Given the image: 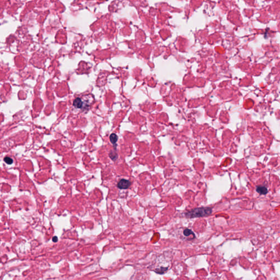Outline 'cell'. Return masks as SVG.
Listing matches in <instances>:
<instances>
[{
  "mask_svg": "<svg viewBox=\"0 0 280 280\" xmlns=\"http://www.w3.org/2000/svg\"><path fill=\"white\" fill-rule=\"evenodd\" d=\"M131 184V182L130 181L125 179H122L118 183L117 187L120 189H126L130 187Z\"/></svg>",
  "mask_w": 280,
  "mask_h": 280,
  "instance_id": "obj_2",
  "label": "cell"
},
{
  "mask_svg": "<svg viewBox=\"0 0 280 280\" xmlns=\"http://www.w3.org/2000/svg\"><path fill=\"white\" fill-rule=\"evenodd\" d=\"M256 191L261 195H265L267 194L268 193V189L266 188L263 185H258L257 187Z\"/></svg>",
  "mask_w": 280,
  "mask_h": 280,
  "instance_id": "obj_3",
  "label": "cell"
},
{
  "mask_svg": "<svg viewBox=\"0 0 280 280\" xmlns=\"http://www.w3.org/2000/svg\"><path fill=\"white\" fill-rule=\"evenodd\" d=\"M212 212V209L211 207H199L187 212L184 215L188 218L202 217L211 215Z\"/></svg>",
  "mask_w": 280,
  "mask_h": 280,
  "instance_id": "obj_1",
  "label": "cell"
},
{
  "mask_svg": "<svg viewBox=\"0 0 280 280\" xmlns=\"http://www.w3.org/2000/svg\"><path fill=\"white\" fill-rule=\"evenodd\" d=\"M183 234H184V235H185V236H186V237H189V236H190L191 235L195 236L194 232H193L191 230L189 229H185L183 231Z\"/></svg>",
  "mask_w": 280,
  "mask_h": 280,
  "instance_id": "obj_7",
  "label": "cell"
},
{
  "mask_svg": "<svg viewBox=\"0 0 280 280\" xmlns=\"http://www.w3.org/2000/svg\"><path fill=\"white\" fill-rule=\"evenodd\" d=\"M4 161L6 162V163L7 164H9V165H11L13 163V160L12 159V158H9V157H6L4 159Z\"/></svg>",
  "mask_w": 280,
  "mask_h": 280,
  "instance_id": "obj_8",
  "label": "cell"
},
{
  "mask_svg": "<svg viewBox=\"0 0 280 280\" xmlns=\"http://www.w3.org/2000/svg\"><path fill=\"white\" fill-rule=\"evenodd\" d=\"M167 270H168V268L161 267L160 268L155 269V272L156 273L159 274H164V272H165L166 271H167Z\"/></svg>",
  "mask_w": 280,
  "mask_h": 280,
  "instance_id": "obj_6",
  "label": "cell"
},
{
  "mask_svg": "<svg viewBox=\"0 0 280 280\" xmlns=\"http://www.w3.org/2000/svg\"><path fill=\"white\" fill-rule=\"evenodd\" d=\"M110 142L113 145L116 144L118 141V136L115 134L110 135Z\"/></svg>",
  "mask_w": 280,
  "mask_h": 280,
  "instance_id": "obj_5",
  "label": "cell"
},
{
  "mask_svg": "<svg viewBox=\"0 0 280 280\" xmlns=\"http://www.w3.org/2000/svg\"><path fill=\"white\" fill-rule=\"evenodd\" d=\"M110 158L113 160H116L117 159V154L116 153H111L110 154Z\"/></svg>",
  "mask_w": 280,
  "mask_h": 280,
  "instance_id": "obj_9",
  "label": "cell"
},
{
  "mask_svg": "<svg viewBox=\"0 0 280 280\" xmlns=\"http://www.w3.org/2000/svg\"><path fill=\"white\" fill-rule=\"evenodd\" d=\"M58 238L57 236H54V238H52L53 241L54 242H56L58 241Z\"/></svg>",
  "mask_w": 280,
  "mask_h": 280,
  "instance_id": "obj_10",
  "label": "cell"
},
{
  "mask_svg": "<svg viewBox=\"0 0 280 280\" xmlns=\"http://www.w3.org/2000/svg\"><path fill=\"white\" fill-rule=\"evenodd\" d=\"M73 105L76 108H82L83 101H82V99L81 98H76L74 100V101H73Z\"/></svg>",
  "mask_w": 280,
  "mask_h": 280,
  "instance_id": "obj_4",
  "label": "cell"
}]
</instances>
